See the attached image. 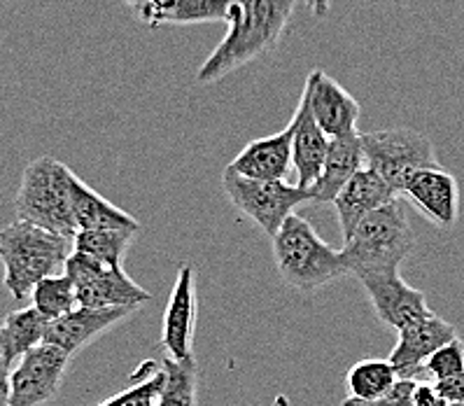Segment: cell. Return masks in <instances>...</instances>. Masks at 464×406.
<instances>
[{
  "instance_id": "6da1fadb",
  "label": "cell",
  "mask_w": 464,
  "mask_h": 406,
  "mask_svg": "<svg viewBox=\"0 0 464 406\" xmlns=\"http://www.w3.org/2000/svg\"><path fill=\"white\" fill-rule=\"evenodd\" d=\"M295 7L296 0H238L227 22V35L203 61L197 82H219L229 72L276 50L290 26Z\"/></svg>"
},
{
  "instance_id": "7a4b0ae2",
  "label": "cell",
  "mask_w": 464,
  "mask_h": 406,
  "mask_svg": "<svg viewBox=\"0 0 464 406\" xmlns=\"http://www.w3.org/2000/svg\"><path fill=\"white\" fill-rule=\"evenodd\" d=\"M415 247L413 227L409 222L401 198L373 210L353 229L341 247L345 271L357 280L366 276L399 274V266Z\"/></svg>"
},
{
  "instance_id": "3957f363",
  "label": "cell",
  "mask_w": 464,
  "mask_h": 406,
  "mask_svg": "<svg viewBox=\"0 0 464 406\" xmlns=\"http://www.w3.org/2000/svg\"><path fill=\"white\" fill-rule=\"evenodd\" d=\"M72 255V238L43 229L31 222L14 220L0 229L3 285L14 302L31 296L43 278L59 276Z\"/></svg>"
},
{
  "instance_id": "277c9868",
  "label": "cell",
  "mask_w": 464,
  "mask_h": 406,
  "mask_svg": "<svg viewBox=\"0 0 464 406\" xmlns=\"http://www.w3.org/2000/svg\"><path fill=\"white\" fill-rule=\"evenodd\" d=\"M274 262L285 285L311 295L334 280L348 276L341 253L317 237L311 222L292 213L271 238Z\"/></svg>"
},
{
  "instance_id": "5b68a950",
  "label": "cell",
  "mask_w": 464,
  "mask_h": 406,
  "mask_svg": "<svg viewBox=\"0 0 464 406\" xmlns=\"http://www.w3.org/2000/svg\"><path fill=\"white\" fill-rule=\"evenodd\" d=\"M72 170L54 157H38L24 169L14 197L17 220L50 229L61 237L77 234L71 206Z\"/></svg>"
},
{
  "instance_id": "8992f818",
  "label": "cell",
  "mask_w": 464,
  "mask_h": 406,
  "mask_svg": "<svg viewBox=\"0 0 464 406\" xmlns=\"http://www.w3.org/2000/svg\"><path fill=\"white\" fill-rule=\"evenodd\" d=\"M364 169L373 170L399 197L413 173L439 166L430 138L413 129H381L360 133Z\"/></svg>"
},
{
  "instance_id": "52a82bcc",
  "label": "cell",
  "mask_w": 464,
  "mask_h": 406,
  "mask_svg": "<svg viewBox=\"0 0 464 406\" xmlns=\"http://www.w3.org/2000/svg\"><path fill=\"white\" fill-rule=\"evenodd\" d=\"M222 189L229 203L247 220L255 222L268 238L278 234L285 220L299 208L301 203L313 201L311 189H299L287 182L250 180L234 170L224 169Z\"/></svg>"
},
{
  "instance_id": "ba28073f",
  "label": "cell",
  "mask_w": 464,
  "mask_h": 406,
  "mask_svg": "<svg viewBox=\"0 0 464 406\" xmlns=\"http://www.w3.org/2000/svg\"><path fill=\"white\" fill-rule=\"evenodd\" d=\"M63 274L72 280L77 306L84 308H138L152 299L124 269H115L99 259L75 253L68 257Z\"/></svg>"
},
{
  "instance_id": "9c48e42d",
  "label": "cell",
  "mask_w": 464,
  "mask_h": 406,
  "mask_svg": "<svg viewBox=\"0 0 464 406\" xmlns=\"http://www.w3.org/2000/svg\"><path fill=\"white\" fill-rule=\"evenodd\" d=\"M71 360L50 343H40L19 357L10 372V406H43L54 400Z\"/></svg>"
},
{
  "instance_id": "30bf717a",
  "label": "cell",
  "mask_w": 464,
  "mask_h": 406,
  "mask_svg": "<svg viewBox=\"0 0 464 406\" xmlns=\"http://www.w3.org/2000/svg\"><path fill=\"white\" fill-rule=\"evenodd\" d=\"M304 96H306L313 120L327 138L348 136V133L357 131L360 103L348 89L341 87L323 68L308 72Z\"/></svg>"
},
{
  "instance_id": "8fae6325",
  "label": "cell",
  "mask_w": 464,
  "mask_h": 406,
  "mask_svg": "<svg viewBox=\"0 0 464 406\" xmlns=\"http://www.w3.org/2000/svg\"><path fill=\"white\" fill-rule=\"evenodd\" d=\"M360 283L369 296V302H372L373 311H376L378 320L392 330L401 332L409 324L434 314L427 306L425 295L411 287L399 274L366 276V278H360Z\"/></svg>"
},
{
  "instance_id": "7c38bea8",
  "label": "cell",
  "mask_w": 464,
  "mask_h": 406,
  "mask_svg": "<svg viewBox=\"0 0 464 406\" xmlns=\"http://www.w3.org/2000/svg\"><path fill=\"white\" fill-rule=\"evenodd\" d=\"M453 339H458L453 324L431 314L399 332L397 346L390 353L388 362L392 364L399 379L418 381L427 360Z\"/></svg>"
},
{
  "instance_id": "4fadbf2b",
  "label": "cell",
  "mask_w": 464,
  "mask_h": 406,
  "mask_svg": "<svg viewBox=\"0 0 464 406\" xmlns=\"http://www.w3.org/2000/svg\"><path fill=\"white\" fill-rule=\"evenodd\" d=\"M131 314H136L133 308L77 306L72 308L71 314L47 323L43 343H50V346L61 348L68 357H75L77 353L84 351L89 343H93L101 334L112 330L115 324H120Z\"/></svg>"
},
{
  "instance_id": "5bb4252c",
  "label": "cell",
  "mask_w": 464,
  "mask_h": 406,
  "mask_svg": "<svg viewBox=\"0 0 464 406\" xmlns=\"http://www.w3.org/2000/svg\"><path fill=\"white\" fill-rule=\"evenodd\" d=\"M401 197L409 198L415 208L439 229H450L458 222V180L441 166H431V169L413 173L401 187L399 198Z\"/></svg>"
},
{
  "instance_id": "9a60e30c",
  "label": "cell",
  "mask_w": 464,
  "mask_h": 406,
  "mask_svg": "<svg viewBox=\"0 0 464 406\" xmlns=\"http://www.w3.org/2000/svg\"><path fill=\"white\" fill-rule=\"evenodd\" d=\"M194 324H197V287H194V269L189 264H182L175 278L173 292L169 296L164 314V343L169 360L182 362L191 357L194 343Z\"/></svg>"
},
{
  "instance_id": "2e32d148",
  "label": "cell",
  "mask_w": 464,
  "mask_h": 406,
  "mask_svg": "<svg viewBox=\"0 0 464 406\" xmlns=\"http://www.w3.org/2000/svg\"><path fill=\"white\" fill-rule=\"evenodd\" d=\"M292 136L295 127L290 121L283 131L247 143L227 169L250 180L285 182L292 173Z\"/></svg>"
},
{
  "instance_id": "e0dca14e",
  "label": "cell",
  "mask_w": 464,
  "mask_h": 406,
  "mask_svg": "<svg viewBox=\"0 0 464 406\" xmlns=\"http://www.w3.org/2000/svg\"><path fill=\"white\" fill-rule=\"evenodd\" d=\"M394 198H399L397 194H394L392 189H390V185H385L373 170H357L355 176L345 182L343 189H341L332 201L334 208H336V218H339L343 241L353 234V229L364 220L366 215L382 208L385 203L394 201Z\"/></svg>"
},
{
  "instance_id": "ac0fdd59",
  "label": "cell",
  "mask_w": 464,
  "mask_h": 406,
  "mask_svg": "<svg viewBox=\"0 0 464 406\" xmlns=\"http://www.w3.org/2000/svg\"><path fill=\"white\" fill-rule=\"evenodd\" d=\"M292 170L296 176V187L299 189H311L315 180L323 173L324 160H327L329 138L320 131V127L313 120L308 111L306 96L301 93L299 105H296L295 117H292Z\"/></svg>"
},
{
  "instance_id": "d6986e66",
  "label": "cell",
  "mask_w": 464,
  "mask_h": 406,
  "mask_svg": "<svg viewBox=\"0 0 464 406\" xmlns=\"http://www.w3.org/2000/svg\"><path fill=\"white\" fill-rule=\"evenodd\" d=\"M362 169H364V152H362L360 131L329 138L323 173L315 180V185L311 187L313 201L332 203L334 197L343 189L345 182Z\"/></svg>"
},
{
  "instance_id": "ffe728a7",
  "label": "cell",
  "mask_w": 464,
  "mask_h": 406,
  "mask_svg": "<svg viewBox=\"0 0 464 406\" xmlns=\"http://www.w3.org/2000/svg\"><path fill=\"white\" fill-rule=\"evenodd\" d=\"M71 206H72V220H75L77 231L84 229H129L140 231V222L117 208L115 203L101 197L96 189L87 185L84 180L72 173L71 176Z\"/></svg>"
},
{
  "instance_id": "44dd1931",
  "label": "cell",
  "mask_w": 464,
  "mask_h": 406,
  "mask_svg": "<svg viewBox=\"0 0 464 406\" xmlns=\"http://www.w3.org/2000/svg\"><path fill=\"white\" fill-rule=\"evenodd\" d=\"M47 323L50 320L40 315L34 306L0 318V351L12 367L19 357L43 343Z\"/></svg>"
},
{
  "instance_id": "7402d4cb",
  "label": "cell",
  "mask_w": 464,
  "mask_h": 406,
  "mask_svg": "<svg viewBox=\"0 0 464 406\" xmlns=\"http://www.w3.org/2000/svg\"><path fill=\"white\" fill-rule=\"evenodd\" d=\"M399 376L388 360H360L345 373V392L350 401H376L385 397L397 383Z\"/></svg>"
},
{
  "instance_id": "603a6c76",
  "label": "cell",
  "mask_w": 464,
  "mask_h": 406,
  "mask_svg": "<svg viewBox=\"0 0 464 406\" xmlns=\"http://www.w3.org/2000/svg\"><path fill=\"white\" fill-rule=\"evenodd\" d=\"M136 237L138 231L129 229H84L72 237V250L115 269H124L126 250L131 247Z\"/></svg>"
},
{
  "instance_id": "cb8c5ba5",
  "label": "cell",
  "mask_w": 464,
  "mask_h": 406,
  "mask_svg": "<svg viewBox=\"0 0 464 406\" xmlns=\"http://www.w3.org/2000/svg\"><path fill=\"white\" fill-rule=\"evenodd\" d=\"M129 381H131L129 388L101 401L99 406H157L161 388H164V367L161 362L145 360Z\"/></svg>"
},
{
  "instance_id": "d4e9b609",
  "label": "cell",
  "mask_w": 464,
  "mask_h": 406,
  "mask_svg": "<svg viewBox=\"0 0 464 406\" xmlns=\"http://www.w3.org/2000/svg\"><path fill=\"white\" fill-rule=\"evenodd\" d=\"M164 367V388L159 395L157 406H197V362L194 355L175 362V360H161Z\"/></svg>"
},
{
  "instance_id": "484cf974",
  "label": "cell",
  "mask_w": 464,
  "mask_h": 406,
  "mask_svg": "<svg viewBox=\"0 0 464 406\" xmlns=\"http://www.w3.org/2000/svg\"><path fill=\"white\" fill-rule=\"evenodd\" d=\"M28 299H31V306L47 320H56L61 315L71 314L72 308H77L75 287H72V280L66 274L43 278L34 287Z\"/></svg>"
},
{
  "instance_id": "4316f807",
  "label": "cell",
  "mask_w": 464,
  "mask_h": 406,
  "mask_svg": "<svg viewBox=\"0 0 464 406\" xmlns=\"http://www.w3.org/2000/svg\"><path fill=\"white\" fill-rule=\"evenodd\" d=\"M238 0H178L166 26L191 24H227Z\"/></svg>"
},
{
  "instance_id": "83f0119b",
  "label": "cell",
  "mask_w": 464,
  "mask_h": 406,
  "mask_svg": "<svg viewBox=\"0 0 464 406\" xmlns=\"http://www.w3.org/2000/svg\"><path fill=\"white\" fill-rule=\"evenodd\" d=\"M422 373L425 376H431L434 383L446 379H453L458 373H464V343L462 339L448 341L446 346L439 348L434 355L430 357L422 367Z\"/></svg>"
},
{
  "instance_id": "f1b7e54d",
  "label": "cell",
  "mask_w": 464,
  "mask_h": 406,
  "mask_svg": "<svg viewBox=\"0 0 464 406\" xmlns=\"http://www.w3.org/2000/svg\"><path fill=\"white\" fill-rule=\"evenodd\" d=\"M136 10L138 19L148 28L166 26L178 0H126Z\"/></svg>"
},
{
  "instance_id": "f546056e",
  "label": "cell",
  "mask_w": 464,
  "mask_h": 406,
  "mask_svg": "<svg viewBox=\"0 0 464 406\" xmlns=\"http://www.w3.org/2000/svg\"><path fill=\"white\" fill-rule=\"evenodd\" d=\"M418 381L413 379H399L392 385L388 395L376 401H350L345 400L343 406H413V390Z\"/></svg>"
},
{
  "instance_id": "4dcf8cb0",
  "label": "cell",
  "mask_w": 464,
  "mask_h": 406,
  "mask_svg": "<svg viewBox=\"0 0 464 406\" xmlns=\"http://www.w3.org/2000/svg\"><path fill=\"white\" fill-rule=\"evenodd\" d=\"M413 406H458V404H448L434 383H420V381H418L413 390Z\"/></svg>"
},
{
  "instance_id": "1f68e13d",
  "label": "cell",
  "mask_w": 464,
  "mask_h": 406,
  "mask_svg": "<svg viewBox=\"0 0 464 406\" xmlns=\"http://www.w3.org/2000/svg\"><path fill=\"white\" fill-rule=\"evenodd\" d=\"M434 385H437V390L441 392V397L448 404L464 406V373H458L453 379L439 381V383Z\"/></svg>"
},
{
  "instance_id": "d6a6232c",
  "label": "cell",
  "mask_w": 464,
  "mask_h": 406,
  "mask_svg": "<svg viewBox=\"0 0 464 406\" xmlns=\"http://www.w3.org/2000/svg\"><path fill=\"white\" fill-rule=\"evenodd\" d=\"M10 372L12 364L0 351V406H10Z\"/></svg>"
},
{
  "instance_id": "836d02e7",
  "label": "cell",
  "mask_w": 464,
  "mask_h": 406,
  "mask_svg": "<svg viewBox=\"0 0 464 406\" xmlns=\"http://www.w3.org/2000/svg\"><path fill=\"white\" fill-rule=\"evenodd\" d=\"M332 3L334 0H306V5L311 7V12L317 19L327 17L329 10H332Z\"/></svg>"
}]
</instances>
